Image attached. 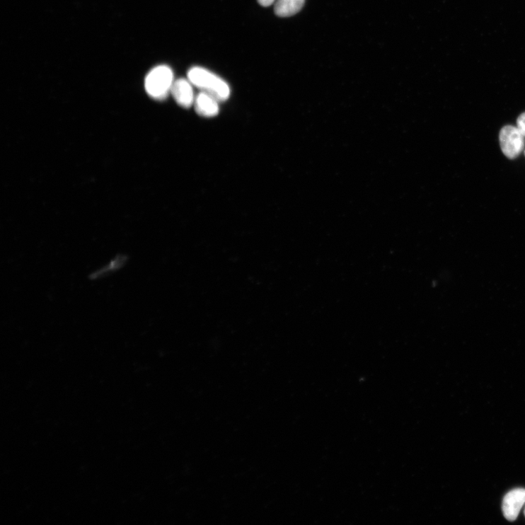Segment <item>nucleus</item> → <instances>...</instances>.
<instances>
[{"mask_svg": "<svg viewBox=\"0 0 525 525\" xmlns=\"http://www.w3.org/2000/svg\"><path fill=\"white\" fill-rule=\"evenodd\" d=\"M188 79L193 86L211 95L220 103L227 100L230 97L231 89L229 84L203 67H195L190 69Z\"/></svg>", "mask_w": 525, "mask_h": 525, "instance_id": "1", "label": "nucleus"}, {"mask_svg": "<svg viewBox=\"0 0 525 525\" xmlns=\"http://www.w3.org/2000/svg\"><path fill=\"white\" fill-rule=\"evenodd\" d=\"M524 506H525V504H524ZM524 516H525V507H524Z\"/></svg>", "mask_w": 525, "mask_h": 525, "instance_id": "10", "label": "nucleus"}, {"mask_svg": "<svg viewBox=\"0 0 525 525\" xmlns=\"http://www.w3.org/2000/svg\"><path fill=\"white\" fill-rule=\"evenodd\" d=\"M219 103L211 95L202 91L196 97L194 105L198 115L205 117H212L219 113Z\"/></svg>", "mask_w": 525, "mask_h": 525, "instance_id": "6", "label": "nucleus"}, {"mask_svg": "<svg viewBox=\"0 0 525 525\" xmlns=\"http://www.w3.org/2000/svg\"><path fill=\"white\" fill-rule=\"evenodd\" d=\"M304 3L305 0H277L275 12L279 17H290L298 13Z\"/></svg>", "mask_w": 525, "mask_h": 525, "instance_id": "7", "label": "nucleus"}, {"mask_svg": "<svg viewBox=\"0 0 525 525\" xmlns=\"http://www.w3.org/2000/svg\"><path fill=\"white\" fill-rule=\"evenodd\" d=\"M171 93L176 103L183 108H190L195 104V97L193 84L188 79L175 81Z\"/></svg>", "mask_w": 525, "mask_h": 525, "instance_id": "5", "label": "nucleus"}, {"mask_svg": "<svg viewBox=\"0 0 525 525\" xmlns=\"http://www.w3.org/2000/svg\"><path fill=\"white\" fill-rule=\"evenodd\" d=\"M174 74L172 69L166 65L154 68L146 79V90L150 97L155 100H165L173 86Z\"/></svg>", "mask_w": 525, "mask_h": 525, "instance_id": "2", "label": "nucleus"}, {"mask_svg": "<svg viewBox=\"0 0 525 525\" xmlns=\"http://www.w3.org/2000/svg\"><path fill=\"white\" fill-rule=\"evenodd\" d=\"M524 136L513 126H507L500 132V144L504 154L510 159L517 158L524 151Z\"/></svg>", "mask_w": 525, "mask_h": 525, "instance_id": "3", "label": "nucleus"}, {"mask_svg": "<svg viewBox=\"0 0 525 525\" xmlns=\"http://www.w3.org/2000/svg\"><path fill=\"white\" fill-rule=\"evenodd\" d=\"M525 504V490L515 489L508 492L503 500V512L509 521H514Z\"/></svg>", "mask_w": 525, "mask_h": 525, "instance_id": "4", "label": "nucleus"}, {"mask_svg": "<svg viewBox=\"0 0 525 525\" xmlns=\"http://www.w3.org/2000/svg\"><path fill=\"white\" fill-rule=\"evenodd\" d=\"M517 127L525 137V112L522 113L517 118Z\"/></svg>", "mask_w": 525, "mask_h": 525, "instance_id": "8", "label": "nucleus"}, {"mask_svg": "<svg viewBox=\"0 0 525 525\" xmlns=\"http://www.w3.org/2000/svg\"><path fill=\"white\" fill-rule=\"evenodd\" d=\"M524 155H525V151H524Z\"/></svg>", "mask_w": 525, "mask_h": 525, "instance_id": "11", "label": "nucleus"}, {"mask_svg": "<svg viewBox=\"0 0 525 525\" xmlns=\"http://www.w3.org/2000/svg\"><path fill=\"white\" fill-rule=\"evenodd\" d=\"M276 0H258L259 4L264 7H269L272 6Z\"/></svg>", "mask_w": 525, "mask_h": 525, "instance_id": "9", "label": "nucleus"}]
</instances>
